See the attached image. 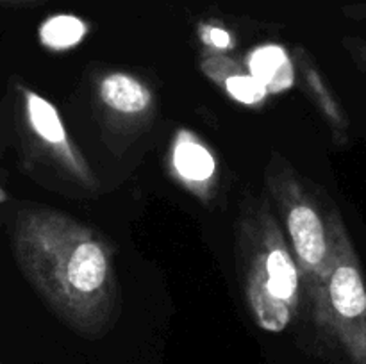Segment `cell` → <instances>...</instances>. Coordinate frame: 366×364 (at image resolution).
I'll return each mask as SVG.
<instances>
[{
    "mask_svg": "<svg viewBox=\"0 0 366 364\" xmlns=\"http://www.w3.org/2000/svg\"><path fill=\"white\" fill-rule=\"evenodd\" d=\"M13 248L21 273L54 313L82 335H100L118 314L111 246L93 228L59 211L25 207Z\"/></svg>",
    "mask_w": 366,
    "mask_h": 364,
    "instance_id": "obj_1",
    "label": "cell"
},
{
    "mask_svg": "<svg viewBox=\"0 0 366 364\" xmlns=\"http://www.w3.org/2000/svg\"><path fill=\"white\" fill-rule=\"evenodd\" d=\"M236 261L247 305L259 328L286 330L302 302V278L290 243L264 202L239 214Z\"/></svg>",
    "mask_w": 366,
    "mask_h": 364,
    "instance_id": "obj_2",
    "label": "cell"
},
{
    "mask_svg": "<svg viewBox=\"0 0 366 364\" xmlns=\"http://www.w3.org/2000/svg\"><path fill=\"white\" fill-rule=\"evenodd\" d=\"M332 252L310 302L318 338L347 364H366V282L360 257L336 209L329 211Z\"/></svg>",
    "mask_w": 366,
    "mask_h": 364,
    "instance_id": "obj_3",
    "label": "cell"
},
{
    "mask_svg": "<svg viewBox=\"0 0 366 364\" xmlns=\"http://www.w3.org/2000/svg\"><path fill=\"white\" fill-rule=\"evenodd\" d=\"M267 184L286 228V239L302 278L306 303L313 300L318 284L327 270L332 252L329 211L322 209L300 175L275 153L267 168Z\"/></svg>",
    "mask_w": 366,
    "mask_h": 364,
    "instance_id": "obj_4",
    "label": "cell"
},
{
    "mask_svg": "<svg viewBox=\"0 0 366 364\" xmlns=\"http://www.w3.org/2000/svg\"><path fill=\"white\" fill-rule=\"evenodd\" d=\"M18 91H20L24 123L27 127V131L34 136L36 141L71 177L81 181L82 184L93 182L92 171H89L86 161L79 156V152L71 145L56 107L45 96L38 95V93L25 88V86H18Z\"/></svg>",
    "mask_w": 366,
    "mask_h": 364,
    "instance_id": "obj_5",
    "label": "cell"
},
{
    "mask_svg": "<svg viewBox=\"0 0 366 364\" xmlns=\"http://www.w3.org/2000/svg\"><path fill=\"white\" fill-rule=\"evenodd\" d=\"M249 71L268 93H281L295 82L292 59L286 50L277 45H264L254 50L249 57Z\"/></svg>",
    "mask_w": 366,
    "mask_h": 364,
    "instance_id": "obj_6",
    "label": "cell"
},
{
    "mask_svg": "<svg viewBox=\"0 0 366 364\" xmlns=\"http://www.w3.org/2000/svg\"><path fill=\"white\" fill-rule=\"evenodd\" d=\"M100 98L109 109L122 114H142L152 103L145 84L125 74H111L100 82Z\"/></svg>",
    "mask_w": 366,
    "mask_h": 364,
    "instance_id": "obj_7",
    "label": "cell"
},
{
    "mask_svg": "<svg viewBox=\"0 0 366 364\" xmlns=\"http://www.w3.org/2000/svg\"><path fill=\"white\" fill-rule=\"evenodd\" d=\"M174 166L188 182H207L214 175L217 164L209 150L189 132H181L174 145Z\"/></svg>",
    "mask_w": 366,
    "mask_h": 364,
    "instance_id": "obj_8",
    "label": "cell"
},
{
    "mask_svg": "<svg viewBox=\"0 0 366 364\" xmlns=\"http://www.w3.org/2000/svg\"><path fill=\"white\" fill-rule=\"evenodd\" d=\"M302 77L307 93H310V96L315 100L317 107L322 111L325 120H327L336 141L345 143L349 139V120H347L342 106L335 98L329 86L325 84V81L318 74L317 68L311 66V63H307V61L302 63Z\"/></svg>",
    "mask_w": 366,
    "mask_h": 364,
    "instance_id": "obj_9",
    "label": "cell"
},
{
    "mask_svg": "<svg viewBox=\"0 0 366 364\" xmlns=\"http://www.w3.org/2000/svg\"><path fill=\"white\" fill-rule=\"evenodd\" d=\"M86 24L71 14H57L43 21L39 27V41L52 50H66L82 41Z\"/></svg>",
    "mask_w": 366,
    "mask_h": 364,
    "instance_id": "obj_10",
    "label": "cell"
},
{
    "mask_svg": "<svg viewBox=\"0 0 366 364\" xmlns=\"http://www.w3.org/2000/svg\"><path fill=\"white\" fill-rule=\"evenodd\" d=\"M217 82L224 86L225 91L238 102L247 103V106H254V103L263 102L264 96L268 95L267 88L254 77L252 74H245L239 70L238 64L234 63L231 74L222 75Z\"/></svg>",
    "mask_w": 366,
    "mask_h": 364,
    "instance_id": "obj_11",
    "label": "cell"
},
{
    "mask_svg": "<svg viewBox=\"0 0 366 364\" xmlns=\"http://www.w3.org/2000/svg\"><path fill=\"white\" fill-rule=\"evenodd\" d=\"M202 39L218 50L229 49V46L232 45L231 34L220 27H204L202 29Z\"/></svg>",
    "mask_w": 366,
    "mask_h": 364,
    "instance_id": "obj_12",
    "label": "cell"
},
{
    "mask_svg": "<svg viewBox=\"0 0 366 364\" xmlns=\"http://www.w3.org/2000/svg\"><path fill=\"white\" fill-rule=\"evenodd\" d=\"M343 45L349 50L352 59L356 61L357 66L366 74V39L365 38H345Z\"/></svg>",
    "mask_w": 366,
    "mask_h": 364,
    "instance_id": "obj_13",
    "label": "cell"
},
{
    "mask_svg": "<svg viewBox=\"0 0 366 364\" xmlns=\"http://www.w3.org/2000/svg\"><path fill=\"white\" fill-rule=\"evenodd\" d=\"M343 13L349 18H354V20H366V2L347 6L345 9H343Z\"/></svg>",
    "mask_w": 366,
    "mask_h": 364,
    "instance_id": "obj_14",
    "label": "cell"
},
{
    "mask_svg": "<svg viewBox=\"0 0 366 364\" xmlns=\"http://www.w3.org/2000/svg\"><path fill=\"white\" fill-rule=\"evenodd\" d=\"M39 0H0V6H21V4H36Z\"/></svg>",
    "mask_w": 366,
    "mask_h": 364,
    "instance_id": "obj_15",
    "label": "cell"
}]
</instances>
